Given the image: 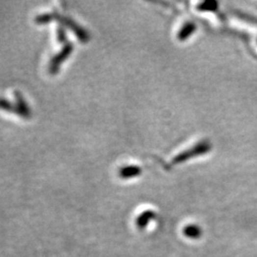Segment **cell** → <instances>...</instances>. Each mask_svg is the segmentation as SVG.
Instances as JSON below:
<instances>
[{"label":"cell","mask_w":257,"mask_h":257,"mask_svg":"<svg viewBox=\"0 0 257 257\" xmlns=\"http://www.w3.org/2000/svg\"><path fill=\"white\" fill-rule=\"evenodd\" d=\"M15 96L16 98V113H17L19 116L23 117V118H29L31 117V110L28 106V104L26 103V101L23 99V97L21 96V94L16 91L15 93Z\"/></svg>","instance_id":"obj_2"},{"label":"cell","mask_w":257,"mask_h":257,"mask_svg":"<svg viewBox=\"0 0 257 257\" xmlns=\"http://www.w3.org/2000/svg\"><path fill=\"white\" fill-rule=\"evenodd\" d=\"M0 109L11 113H16V106L4 98H0Z\"/></svg>","instance_id":"obj_4"},{"label":"cell","mask_w":257,"mask_h":257,"mask_svg":"<svg viewBox=\"0 0 257 257\" xmlns=\"http://www.w3.org/2000/svg\"><path fill=\"white\" fill-rule=\"evenodd\" d=\"M57 39L61 43H63V42L66 41V32H65L64 29L61 28V27H59L57 29Z\"/></svg>","instance_id":"obj_5"},{"label":"cell","mask_w":257,"mask_h":257,"mask_svg":"<svg viewBox=\"0 0 257 257\" xmlns=\"http://www.w3.org/2000/svg\"><path fill=\"white\" fill-rule=\"evenodd\" d=\"M74 49V46L72 43H68L64 48L62 49L55 56H53L51 60L50 63V67H49V71L51 75H54L58 72L59 70V66L64 61L66 58H68V56L71 54L72 51Z\"/></svg>","instance_id":"obj_1"},{"label":"cell","mask_w":257,"mask_h":257,"mask_svg":"<svg viewBox=\"0 0 257 257\" xmlns=\"http://www.w3.org/2000/svg\"><path fill=\"white\" fill-rule=\"evenodd\" d=\"M141 173V169L136 167V166H128L125 168H122L119 172V176L121 178L127 179V178H130V177H137L138 175H140Z\"/></svg>","instance_id":"obj_3"}]
</instances>
